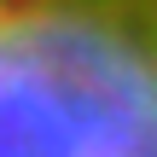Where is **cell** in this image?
<instances>
[{"label": "cell", "mask_w": 157, "mask_h": 157, "mask_svg": "<svg viewBox=\"0 0 157 157\" xmlns=\"http://www.w3.org/2000/svg\"><path fill=\"white\" fill-rule=\"evenodd\" d=\"M0 157H157V0H0Z\"/></svg>", "instance_id": "obj_1"}]
</instances>
